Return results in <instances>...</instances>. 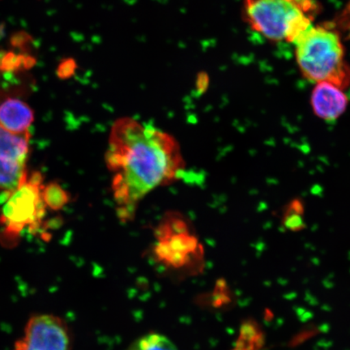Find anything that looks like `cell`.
Here are the masks:
<instances>
[{
    "label": "cell",
    "mask_w": 350,
    "mask_h": 350,
    "mask_svg": "<svg viewBox=\"0 0 350 350\" xmlns=\"http://www.w3.org/2000/svg\"><path fill=\"white\" fill-rule=\"evenodd\" d=\"M303 75L317 83L328 82L341 90L350 85V68L339 34L323 26H310L294 42Z\"/></svg>",
    "instance_id": "2"
},
{
    "label": "cell",
    "mask_w": 350,
    "mask_h": 350,
    "mask_svg": "<svg viewBox=\"0 0 350 350\" xmlns=\"http://www.w3.org/2000/svg\"><path fill=\"white\" fill-rule=\"evenodd\" d=\"M13 350H72L68 325L52 314H38L29 319Z\"/></svg>",
    "instance_id": "6"
},
{
    "label": "cell",
    "mask_w": 350,
    "mask_h": 350,
    "mask_svg": "<svg viewBox=\"0 0 350 350\" xmlns=\"http://www.w3.org/2000/svg\"><path fill=\"white\" fill-rule=\"evenodd\" d=\"M314 0H244L243 14L255 31L272 41L294 43L312 26Z\"/></svg>",
    "instance_id": "3"
},
{
    "label": "cell",
    "mask_w": 350,
    "mask_h": 350,
    "mask_svg": "<svg viewBox=\"0 0 350 350\" xmlns=\"http://www.w3.org/2000/svg\"><path fill=\"white\" fill-rule=\"evenodd\" d=\"M155 236L156 254L166 261L181 262L200 250L199 240L182 214H165L156 227Z\"/></svg>",
    "instance_id": "5"
},
{
    "label": "cell",
    "mask_w": 350,
    "mask_h": 350,
    "mask_svg": "<svg viewBox=\"0 0 350 350\" xmlns=\"http://www.w3.org/2000/svg\"><path fill=\"white\" fill-rule=\"evenodd\" d=\"M75 67L72 64V61H65L63 64L60 65L59 69V75L60 77H67L71 75L73 72V68Z\"/></svg>",
    "instance_id": "13"
},
{
    "label": "cell",
    "mask_w": 350,
    "mask_h": 350,
    "mask_svg": "<svg viewBox=\"0 0 350 350\" xmlns=\"http://www.w3.org/2000/svg\"><path fill=\"white\" fill-rule=\"evenodd\" d=\"M42 175L34 172L16 190L8 195L2 209L0 222L8 235H18L25 227L37 230L46 214V204L42 199Z\"/></svg>",
    "instance_id": "4"
},
{
    "label": "cell",
    "mask_w": 350,
    "mask_h": 350,
    "mask_svg": "<svg viewBox=\"0 0 350 350\" xmlns=\"http://www.w3.org/2000/svg\"><path fill=\"white\" fill-rule=\"evenodd\" d=\"M105 163L122 221L133 220L139 202L151 191L176 180L185 169L181 148L172 135L130 117L111 126Z\"/></svg>",
    "instance_id": "1"
},
{
    "label": "cell",
    "mask_w": 350,
    "mask_h": 350,
    "mask_svg": "<svg viewBox=\"0 0 350 350\" xmlns=\"http://www.w3.org/2000/svg\"><path fill=\"white\" fill-rule=\"evenodd\" d=\"M34 113L27 103L17 98H7L0 103V126L16 134L29 133Z\"/></svg>",
    "instance_id": "8"
},
{
    "label": "cell",
    "mask_w": 350,
    "mask_h": 350,
    "mask_svg": "<svg viewBox=\"0 0 350 350\" xmlns=\"http://www.w3.org/2000/svg\"><path fill=\"white\" fill-rule=\"evenodd\" d=\"M265 344V335L258 323L247 321L240 326L239 335L231 350H261Z\"/></svg>",
    "instance_id": "10"
},
{
    "label": "cell",
    "mask_w": 350,
    "mask_h": 350,
    "mask_svg": "<svg viewBox=\"0 0 350 350\" xmlns=\"http://www.w3.org/2000/svg\"><path fill=\"white\" fill-rule=\"evenodd\" d=\"M310 105L314 116L319 119L334 122L344 115L349 99L339 87L328 82H319L312 90Z\"/></svg>",
    "instance_id": "7"
},
{
    "label": "cell",
    "mask_w": 350,
    "mask_h": 350,
    "mask_svg": "<svg viewBox=\"0 0 350 350\" xmlns=\"http://www.w3.org/2000/svg\"><path fill=\"white\" fill-rule=\"evenodd\" d=\"M30 133H11L0 126V160L26 163L29 151Z\"/></svg>",
    "instance_id": "9"
},
{
    "label": "cell",
    "mask_w": 350,
    "mask_h": 350,
    "mask_svg": "<svg viewBox=\"0 0 350 350\" xmlns=\"http://www.w3.org/2000/svg\"><path fill=\"white\" fill-rule=\"evenodd\" d=\"M42 194L46 208L54 211H59L64 208L71 199L68 192L57 183H50L43 186Z\"/></svg>",
    "instance_id": "12"
},
{
    "label": "cell",
    "mask_w": 350,
    "mask_h": 350,
    "mask_svg": "<svg viewBox=\"0 0 350 350\" xmlns=\"http://www.w3.org/2000/svg\"><path fill=\"white\" fill-rule=\"evenodd\" d=\"M129 350H178L167 336L150 332L141 336L130 345Z\"/></svg>",
    "instance_id": "11"
}]
</instances>
